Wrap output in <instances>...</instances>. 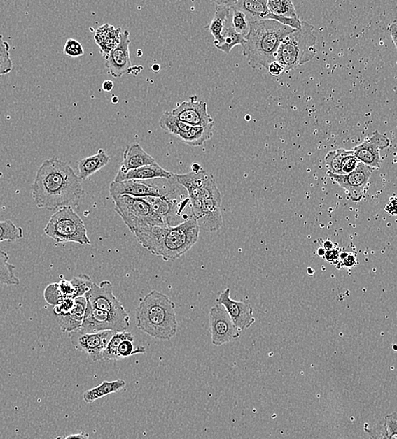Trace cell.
<instances>
[{
    "label": "cell",
    "mask_w": 397,
    "mask_h": 439,
    "mask_svg": "<svg viewBox=\"0 0 397 439\" xmlns=\"http://www.w3.org/2000/svg\"><path fill=\"white\" fill-rule=\"evenodd\" d=\"M81 182L67 162L50 158L36 172L32 197L40 209L55 210L76 206L85 195Z\"/></svg>",
    "instance_id": "1"
},
{
    "label": "cell",
    "mask_w": 397,
    "mask_h": 439,
    "mask_svg": "<svg viewBox=\"0 0 397 439\" xmlns=\"http://www.w3.org/2000/svg\"><path fill=\"white\" fill-rule=\"evenodd\" d=\"M200 226L193 215L176 226H154L134 233L137 241L150 253L165 261H175L197 243Z\"/></svg>",
    "instance_id": "2"
},
{
    "label": "cell",
    "mask_w": 397,
    "mask_h": 439,
    "mask_svg": "<svg viewBox=\"0 0 397 439\" xmlns=\"http://www.w3.org/2000/svg\"><path fill=\"white\" fill-rule=\"evenodd\" d=\"M137 325L141 331L155 340L174 338L179 328L174 303L160 292H150L137 308Z\"/></svg>",
    "instance_id": "3"
},
{
    "label": "cell",
    "mask_w": 397,
    "mask_h": 439,
    "mask_svg": "<svg viewBox=\"0 0 397 439\" xmlns=\"http://www.w3.org/2000/svg\"><path fill=\"white\" fill-rule=\"evenodd\" d=\"M293 31L295 30L275 20L251 22V30L243 46V54L249 66L267 70L269 65L276 61V54L282 41Z\"/></svg>",
    "instance_id": "4"
},
{
    "label": "cell",
    "mask_w": 397,
    "mask_h": 439,
    "mask_svg": "<svg viewBox=\"0 0 397 439\" xmlns=\"http://www.w3.org/2000/svg\"><path fill=\"white\" fill-rule=\"evenodd\" d=\"M314 27L302 20L300 29L293 31L282 41L276 54V61L284 66L285 73L309 62L316 55V36Z\"/></svg>",
    "instance_id": "5"
},
{
    "label": "cell",
    "mask_w": 397,
    "mask_h": 439,
    "mask_svg": "<svg viewBox=\"0 0 397 439\" xmlns=\"http://www.w3.org/2000/svg\"><path fill=\"white\" fill-rule=\"evenodd\" d=\"M111 197L116 205V213L131 233L134 234L150 230L154 226H167L144 198L130 195H113Z\"/></svg>",
    "instance_id": "6"
},
{
    "label": "cell",
    "mask_w": 397,
    "mask_h": 439,
    "mask_svg": "<svg viewBox=\"0 0 397 439\" xmlns=\"http://www.w3.org/2000/svg\"><path fill=\"white\" fill-rule=\"evenodd\" d=\"M44 233L59 243L91 245L84 222L71 206L63 207L57 210L45 226Z\"/></svg>",
    "instance_id": "7"
},
{
    "label": "cell",
    "mask_w": 397,
    "mask_h": 439,
    "mask_svg": "<svg viewBox=\"0 0 397 439\" xmlns=\"http://www.w3.org/2000/svg\"><path fill=\"white\" fill-rule=\"evenodd\" d=\"M159 126L170 135L178 137L184 143L193 147L202 146L214 136V124L192 126L179 120L171 112L163 113Z\"/></svg>",
    "instance_id": "8"
},
{
    "label": "cell",
    "mask_w": 397,
    "mask_h": 439,
    "mask_svg": "<svg viewBox=\"0 0 397 439\" xmlns=\"http://www.w3.org/2000/svg\"><path fill=\"white\" fill-rule=\"evenodd\" d=\"M130 326L128 312L123 315L111 314L88 306L83 324L79 331L97 333L102 331L125 332Z\"/></svg>",
    "instance_id": "9"
},
{
    "label": "cell",
    "mask_w": 397,
    "mask_h": 439,
    "mask_svg": "<svg viewBox=\"0 0 397 439\" xmlns=\"http://www.w3.org/2000/svg\"><path fill=\"white\" fill-rule=\"evenodd\" d=\"M191 214L198 222L200 229L216 233L223 224L222 194L212 195L202 201H190Z\"/></svg>",
    "instance_id": "10"
},
{
    "label": "cell",
    "mask_w": 397,
    "mask_h": 439,
    "mask_svg": "<svg viewBox=\"0 0 397 439\" xmlns=\"http://www.w3.org/2000/svg\"><path fill=\"white\" fill-rule=\"evenodd\" d=\"M372 171L373 169L370 166L360 162L358 168L353 173L347 175H337L327 172V176L334 184H337L345 190L347 196L351 201L358 203L363 200L367 192Z\"/></svg>",
    "instance_id": "11"
},
{
    "label": "cell",
    "mask_w": 397,
    "mask_h": 439,
    "mask_svg": "<svg viewBox=\"0 0 397 439\" xmlns=\"http://www.w3.org/2000/svg\"><path fill=\"white\" fill-rule=\"evenodd\" d=\"M209 322L211 343L216 347H221L233 340L239 339L241 336L240 329L232 322L223 305L216 304L211 308Z\"/></svg>",
    "instance_id": "12"
},
{
    "label": "cell",
    "mask_w": 397,
    "mask_h": 439,
    "mask_svg": "<svg viewBox=\"0 0 397 439\" xmlns=\"http://www.w3.org/2000/svg\"><path fill=\"white\" fill-rule=\"evenodd\" d=\"M172 193L162 197H146L145 200L149 203L154 213L159 215L165 222L167 226H176L181 224L190 217L183 215L188 203H190V198L179 201L172 198Z\"/></svg>",
    "instance_id": "13"
},
{
    "label": "cell",
    "mask_w": 397,
    "mask_h": 439,
    "mask_svg": "<svg viewBox=\"0 0 397 439\" xmlns=\"http://www.w3.org/2000/svg\"><path fill=\"white\" fill-rule=\"evenodd\" d=\"M113 331L83 333L79 331L69 333L74 347L87 353L93 361H102V353L114 335Z\"/></svg>",
    "instance_id": "14"
},
{
    "label": "cell",
    "mask_w": 397,
    "mask_h": 439,
    "mask_svg": "<svg viewBox=\"0 0 397 439\" xmlns=\"http://www.w3.org/2000/svg\"><path fill=\"white\" fill-rule=\"evenodd\" d=\"M88 306L111 314H126L125 307L113 292V285L109 280H104L100 285L93 283L91 290L85 296Z\"/></svg>",
    "instance_id": "15"
},
{
    "label": "cell",
    "mask_w": 397,
    "mask_h": 439,
    "mask_svg": "<svg viewBox=\"0 0 397 439\" xmlns=\"http://www.w3.org/2000/svg\"><path fill=\"white\" fill-rule=\"evenodd\" d=\"M233 6L246 14L249 22H257V20H275L281 25L289 27L294 30L300 29L302 26V20L300 18H284L272 14L268 9L267 0H241V1H233Z\"/></svg>",
    "instance_id": "16"
},
{
    "label": "cell",
    "mask_w": 397,
    "mask_h": 439,
    "mask_svg": "<svg viewBox=\"0 0 397 439\" xmlns=\"http://www.w3.org/2000/svg\"><path fill=\"white\" fill-rule=\"evenodd\" d=\"M216 304L223 305L232 322L241 331L249 329L256 322L253 310L251 304L231 298L230 288H227L216 300Z\"/></svg>",
    "instance_id": "17"
},
{
    "label": "cell",
    "mask_w": 397,
    "mask_h": 439,
    "mask_svg": "<svg viewBox=\"0 0 397 439\" xmlns=\"http://www.w3.org/2000/svg\"><path fill=\"white\" fill-rule=\"evenodd\" d=\"M390 145L391 141L386 136L379 131H375L373 135L356 146L353 150L354 156L360 162L372 169H378L382 162L380 150L388 148Z\"/></svg>",
    "instance_id": "18"
},
{
    "label": "cell",
    "mask_w": 397,
    "mask_h": 439,
    "mask_svg": "<svg viewBox=\"0 0 397 439\" xmlns=\"http://www.w3.org/2000/svg\"><path fill=\"white\" fill-rule=\"evenodd\" d=\"M171 113L179 120L192 126H207L214 124V119L208 113L206 101L191 100L183 101L172 110Z\"/></svg>",
    "instance_id": "19"
},
{
    "label": "cell",
    "mask_w": 397,
    "mask_h": 439,
    "mask_svg": "<svg viewBox=\"0 0 397 439\" xmlns=\"http://www.w3.org/2000/svg\"><path fill=\"white\" fill-rule=\"evenodd\" d=\"M110 196L113 195H130L137 198L162 197L169 194L167 189H160L159 187L146 184L139 180H127L122 182L113 181L109 186Z\"/></svg>",
    "instance_id": "20"
},
{
    "label": "cell",
    "mask_w": 397,
    "mask_h": 439,
    "mask_svg": "<svg viewBox=\"0 0 397 439\" xmlns=\"http://www.w3.org/2000/svg\"><path fill=\"white\" fill-rule=\"evenodd\" d=\"M130 44V32L125 30L122 32L120 44L106 59L105 66L114 78H120L131 67Z\"/></svg>",
    "instance_id": "21"
},
{
    "label": "cell",
    "mask_w": 397,
    "mask_h": 439,
    "mask_svg": "<svg viewBox=\"0 0 397 439\" xmlns=\"http://www.w3.org/2000/svg\"><path fill=\"white\" fill-rule=\"evenodd\" d=\"M173 173L169 172L158 164L142 166V168L130 170L127 173H122L118 171L114 182H122L127 180L146 181L155 180V178H162V180H173L174 178Z\"/></svg>",
    "instance_id": "22"
},
{
    "label": "cell",
    "mask_w": 397,
    "mask_h": 439,
    "mask_svg": "<svg viewBox=\"0 0 397 439\" xmlns=\"http://www.w3.org/2000/svg\"><path fill=\"white\" fill-rule=\"evenodd\" d=\"M121 34V28H116L109 24H104L96 30L93 38L105 59L120 44Z\"/></svg>",
    "instance_id": "23"
},
{
    "label": "cell",
    "mask_w": 397,
    "mask_h": 439,
    "mask_svg": "<svg viewBox=\"0 0 397 439\" xmlns=\"http://www.w3.org/2000/svg\"><path fill=\"white\" fill-rule=\"evenodd\" d=\"M157 161L139 144L127 146L120 165V172L127 173L130 170L142 168V166L153 165Z\"/></svg>",
    "instance_id": "24"
},
{
    "label": "cell",
    "mask_w": 397,
    "mask_h": 439,
    "mask_svg": "<svg viewBox=\"0 0 397 439\" xmlns=\"http://www.w3.org/2000/svg\"><path fill=\"white\" fill-rule=\"evenodd\" d=\"M211 173L202 169L199 173L193 172L186 174H175V180L179 185L187 190L190 201H197L202 194V189L211 176Z\"/></svg>",
    "instance_id": "25"
},
{
    "label": "cell",
    "mask_w": 397,
    "mask_h": 439,
    "mask_svg": "<svg viewBox=\"0 0 397 439\" xmlns=\"http://www.w3.org/2000/svg\"><path fill=\"white\" fill-rule=\"evenodd\" d=\"M87 299L85 296L76 298L75 307L67 315L58 317L61 331L71 333L79 331L83 324L85 310H87Z\"/></svg>",
    "instance_id": "26"
},
{
    "label": "cell",
    "mask_w": 397,
    "mask_h": 439,
    "mask_svg": "<svg viewBox=\"0 0 397 439\" xmlns=\"http://www.w3.org/2000/svg\"><path fill=\"white\" fill-rule=\"evenodd\" d=\"M109 161L110 157L108 154L104 149H100L96 155L83 158L78 161L77 169L79 173L78 176L81 180H88L93 174L107 166Z\"/></svg>",
    "instance_id": "27"
},
{
    "label": "cell",
    "mask_w": 397,
    "mask_h": 439,
    "mask_svg": "<svg viewBox=\"0 0 397 439\" xmlns=\"http://www.w3.org/2000/svg\"><path fill=\"white\" fill-rule=\"evenodd\" d=\"M126 382L124 380H117L111 382L104 381L97 387L87 390L83 394V401L87 404H92L97 400L102 399L109 394L120 391L125 387Z\"/></svg>",
    "instance_id": "28"
},
{
    "label": "cell",
    "mask_w": 397,
    "mask_h": 439,
    "mask_svg": "<svg viewBox=\"0 0 397 439\" xmlns=\"http://www.w3.org/2000/svg\"><path fill=\"white\" fill-rule=\"evenodd\" d=\"M216 12L214 19L207 29L214 36V42L218 43L223 38L226 28L229 14L228 1H214Z\"/></svg>",
    "instance_id": "29"
},
{
    "label": "cell",
    "mask_w": 397,
    "mask_h": 439,
    "mask_svg": "<svg viewBox=\"0 0 397 439\" xmlns=\"http://www.w3.org/2000/svg\"><path fill=\"white\" fill-rule=\"evenodd\" d=\"M229 14L228 22L233 30L237 34L242 35L244 38L249 34V30H251V22L247 17L246 14L243 10L237 9V7L233 6V1H228Z\"/></svg>",
    "instance_id": "30"
},
{
    "label": "cell",
    "mask_w": 397,
    "mask_h": 439,
    "mask_svg": "<svg viewBox=\"0 0 397 439\" xmlns=\"http://www.w3.org/2000/svg\"><path fill=\"white\" fill-rule=\"evenodd\" d=\"M245 38L242 35L237 34L228 22L226 28L223 31V38L220 42H214V45L218 50L230 54L233 48L237 45L244 46Z\"/></svg>",
    "instance_id": "31"
},
{
    "label": "cell",
    "mask_w": 397,
    "mask_h": 439,
    "mask_svg": "<svg viewBox=\"0 0 397 439\" xmlns=\"http://www.w3.org/2000/svg\"><path fill=\"white\" fill-rule=\"evenodd\" d=\"M9 259L5 251H0V283L7 286H19L20 282L15 275V267L9 263Z\"/></svg>",
    "instance_id": "32"
},
{
    "label": "cell",
    "mask_w": 397,
    "mask_h": 439,
    "mask_svg": "<svg viewBox=\"0 0 397 439\" xmlns=\"http://www.w3.org/2000/svg\"><path fill=\"white\" fill-rule=\"evenodd\" d=\"M125 340H134V336L130 332L127 331L114 333L111 340H109L107 347L102 353V361L120 360L118 354V349L122 341Z\"/></svg>",
    "instance_id": "33"
},
{
    "label": "cell",
    "mask_w": 397,
    "mask_h": 439,
    "mask_svg": "<svg viewBox=\"0 0 397 439\" xmlns=\"http://www.w3.org/2000/svg\"><path fill=\"white\" fill-rule=\"evenodd\" d=\"M267 6L272 14L281 17L298 18L295 7L290 0H267Z\"/></svg>",
    "instance_id": "34"
},
{
    "label": "cell",
    "mask_w": 397,
    "mask_h": 439,
    "mask_svg": "<svg viewBox=\"0 0 397 439\" xmlns=\"http://www.w3.org/2000/svg\"><path fill=\"white\" fill-rule=\"evenodd\" d=\"M349 152V150L337 149L331 150L326 154L325 161L328 172L334 174L342 175V165L344 157Z\"/></svg>",
    "instance_id": "35"
},
{
    "label": "cell",
    "mask_w": 397,
    "mask_h": 439,
    "mask_svg": "<svg viewBox=\"0 0 397 439\" xmlns=\"http://www.w3.org/2000/svg\"><path fill=\"white\" fill-rule=\"evenodd\" d=\"M22 238V229L16 226L14 222L10 220L0 221V243L2 242H15Z\"/></svg>",
    "instance_id": "36"
},
{
    "label": "cell",
    "mask_w": 397,
    "mask_h": 439,
    "mask_svg": "<svg viewBox=\"0 0 397 439\" xmlns=\"http://www.w3.org/2000/svg\"><path fill=\"white\" fill-rule=\"evenodd\" d=\"M10 44L0 34V76L9 74L13 70V61L11 58Z\"/></svg>",
    "instance_id": "37"
},
{
    "label": "cell",
    "mask_w": 397,
    "mask_h": 439,
    "mask_svg": "<svg viewBox=\"0 0 397 439\" xmlns=\"http://www.w3.org/2000/svg\"><path fill=\"white\" fill-rule=\"evenodd\" d=\"M74 287H75V298H81L85 296L88 292L91 290L92 284L94 283L88 275H80L76 276L71 280Z\"/></svg>",
    "instance_id": "38"
},
{
    "label": "cell",
    "mask_w": 397,
    "mask_h": 439,
    "mask_svg": "<svg viewBox=\"0 0 397 439\" xmlns=\"http://www.w3.org/2000/svg\"><path fill=\"white\" fill-rule=\"evenodd\" d=\"M363 429L370 439H390L384 417L379 419L377 424L373 426H370L367 424H364Z\"/></svg>",
    "instance_id": "39"
},
{
    "label": "cell",
    "mask_w": 397,
    "mask_h": 439,
    "mask_svg": "<svg viewBox=\"0 0 397 439\" xmlns=\"http://www.w3.org/2000/svg\"><path fill=\"white\" fill-rule=\"evenodd\" d=\"M133 343V340H125L122 341L118 349V357H120V359H127V357L137 354H144V353H146V349L144 347H139L134 348Z\"/></svg>",
    "instance_id": "40"
},
{
    "label": "cell",
    "mask_w": 397,
    "mask_h": 439,
    "mask_svg": "<svg viewBox=\"0 0 397 439\" xmlns=\"http://www.w3.org/2000/svg\"><path fill=\"white\" fill-rule=\"evenodd\" d=\"M44 299L46 303L51 306H57L64 298V296L61 294L59 283H51L45 288L43 294Z\"/></svg>",
    "instance_id": "41"
},
{
    "label": "cell",
    "mask_w": 397,
    "mask_h": 439,
    "mask_svg": "<svg viewBox=\"0 0 397 439\" xmlns=\"http://www.w3.org/2000/svg\"><path fill=\"white\" fill-rule=\"evenodd\" d=\"M64 54L71 58H78L85 54L83 46L79 41L69 38L64 47Z\"/></svg>",
    "instance_id": "42"
},
{
    "label": "cell",
    "mask_w": 397,
    "mask_h": 439,
    "mask_svg": "<svg viewBox=\"0 0 397 439\" xmlns=\"http://www.w3.org/2000/svg\"><path fill=\"white\" fill-rule=\"evenodd\" d=\"M360 161L354 156L353 150H350L347 155L344 157L342 165V175H347L353 173L358 168Z\"/></svg>",
    "instance_id": "43"
},
{
    "label": "cell",
    "mask_w": 397,
    "mask_h": 439,
    "mask_svg": "<svg viewBox=\"0 0 397 439\" xmlns=\"http://www.w3.org/2000/svg\"><path fill=\"white\" fill-rule=\"evenodd\" d=\"M76 298H64L61 302L54 308L55 315L56 316L64 315L69 314L75 307Z\"/></svg>",
    "instance_id": "44"
},
{
    "label": "cell",
    "mask_w": 397,
    "mask_h": 439,
    "mask_svg": "<svg viewBox=\"0 0 397 439\" xmlns=\"http://www.w3.org/2000/svg\"><path fill=\"white\" fill-rule=\"evenodd\" d=\"M386 426L390 439H397V412H392L384 417Z\"/></svg>",
    "instance_id": "45"
},
{
    "label": "cell",
    "mask_w": 397,
    "mask_h": 439,
    "mask_svg": "<svg viewBox=\"0 0 397 439\" xmlns=\"http://www.w3.org/2000/svg\"><path fill=\"white\" fill-rule=\"evenodd\" d=\"M59 286L61 294H63L64 298H76L75 287H74L71 280L61 278L59 282Z\"/></svg>",
    "instance_id": "46"
},
{
    "label": "cell",
    "mask_w": 397,
    "mask_h": 439,
    "mask_svg": "<svg viewBox=\"0 0 397 439\" xmlns=\"http://www.w3.org/2000/svg\"><path fill=\"white\" fill-rule=\"evenodd\" d=\"M267 71L272 76H280L285 73L284 66L278 63L277 61H274V62L270 64Z\"/></svg>",
    "instance_id": "47"
},
{
    "label": "cell",
    "mask_w": 397,
    "mask_h": 439,
    "mask_svg": "<svg viewBox=\"0 0 397 439\" xmlns=\"http://www.w3.org/2000/svg\"><path fill=\"white\" fill-rule=\"evenodd\" d=\"M340 257V252L338 250H331L329 251H326L324 255V258L326 261L330 263H335Z\"/></svg>",
    "instance_id": "48"
},
{
    "label": "cell",
    "mask_w": 397,
    "mask_h": 439,
    "mask_svg": "<svg viewBox=\"0 0 397 439\" xmlns=\"http://www.w3.org/2000/svg\"><path fill=\"white\" fill-rule=\"evenodd\" d=\"M388 31L397 50V22H393L391 25L389 26Z\"/></svg>",
    "instance_id": "49"
},
{
    "label": "cell",
    "mask_w": 397,
    "mask_h": 439,
    "mask_svg": "<svg viewBox=\"0 0 397 439\" xmlns=\"http://www.w3.org/2000/svg\"><path fill=\"white\" fill-rule=\"evenodd\" d=\"M55 439H90L89 434L85 432H81L76 434L68 435V436H59Z\"/></svg>",
    "instance_id": "50"
},
{
    "label": "cell",
    "mask_w": 397,
    "mask_h": 439,
    "mask_svg": "<svg viewBox=\"0 0 397 439\" xmlns=\"http://www.w3.org/2000/svg\"><path fill=\"white\" fill-rule=\"evenodd\" d=\"M342 266L345 267H353L356 265V257L353 254L347 255V257L342 259Z\"/></svg>",
    "instance_id": "51"
},
{
    "label": "cell",
    "mask_w": 397,
    "mask_h": 439,
    "mask_svg": "<svg viewBox=\"0 0 397 439\" xmlns=\"http://www.w3.org/2000/svg\"><path fill=\"white\" fill-rule=\"evenodd\" d=\"M142 70H143V66H141V65H139V66L136 65V66H131L129 69L128 71H127V74L137 76L138 74H140Z\"/></svg>",
    "instance_id": "52"
},
{
    "label": "cell",
    "mask_w": 397,
    "mask_h": 439,
    "mask_svg": "<svg viewBox=\"0 0 397 439\" xmlns=\"http://www.w3.org/2000/svg\"><path fill=\"white\" fill-rule=\"evenodd\" d=\"M102 90H104V92H109L113 91L114 84L111 80H105L104 82L102 83Z\"/></svg>",
    "instance_id": "53"
},
{
    "label": "cell",
    "mask_w": 397,
    "mask_h": 439,
    "mask_svg": "<svg viewBox=\"0 0 397 439\" xmlns=\"http://www.w3.org/2000/svg\"><path fill=\"white\" fill-rule=\"evenodd\" d=\"M191 172L197 173L200 172V171H202L203 168H202V166H200L199 164H193L191 165Z\"/></svg>",
    "instance_id": "54"
},
{
    "label": "cell",
    "mask_w": 397,
    "mask_h": 439,
    "mask_svg": "<svg viewBox=\"0 0 397 439\" xmlns=\"http://www.w3.org/2000/svg\"><path fill=\"white\" fill-rule=\"evenodd\" d=\"M333 247H334V245L333 243L329 242V241H327L325 243L324 250H326V251L333 250Z\"/></svg>",
    "instance_id": "55"
},
{
    "label": "cell",
    "mask_w": 397,
    "mask_h": 439,
    "mask_svg": "<svg viewBox=\"0 0 397 439\" xmlns=\"http://www.w3.org/2000/svg\"><path fill=\"white\" fill-rule=\"evenodd\" d=\"M160 70H161V66L158 64H154L153 66H151V71L154 72H158V71H160Z\"/></svg>",
    "instance_id": "56"
},
{
    "label": "cell",
    "mask_w": 397,
    "mask_h": 439,
    "mask_svg": "<svg viewBox=\"0 0 397 439\" xmlns=\"http://www.w3.org/2000/svg\"><path fill=\"white\" fill-rule=\"evenodd\" d=\"M326 250L324 249H319L318 250V254L321 256V257H324V255L326 254Z\"/></svg>",
    "instance_id": "57"
},
{
    "label": "cell",
    "mask_w": 397,
    "mask_h": 439,
    "mask_svg": "<svg viewBox=\"0 0 397 439\" xmlns=\"http://www.w3.org/2000/svg\"><path fill=\"white\" fill-rule=\"evenodd\" d=\"M112 103L113 104H117L118 103V97L116 96H113L112 97Z\"/></svg>",
    "instance_id": "58"
},
{
    "label": "cell",
    "mask_w": 397,
    "mask_h": 439,
    "mask_svg": "<svg viewBox=\"0 0 397 439\" xmlns=\"http://www.w3.org/2000/svg\"><path fill=\"white\" fill-rule=\"evenodd\" d=\"M137 55H138L139 57H141V56L142 55V52H141V50H138V51H137Z\"/></svg>",
    "instance_id": "59"
},
{
    "label": "cell",
    "mask_w": 397,
    "mask_h": 439,
    "mask_svg": "<svg viewBox=\"0 0 397 439\" xmlns=\"http://www.w3.org/2000/svg\"><path fill=\"white\" fill-rule=\"evenodd\" d=\"M246 119H247V120H249V119H251V117H249V116H248V117H245V120H246Z\"/></svg>",
    "instance_id": "60"
}]
</instances>
